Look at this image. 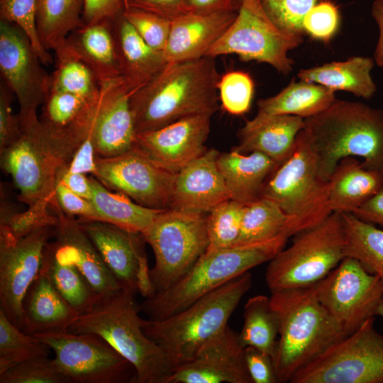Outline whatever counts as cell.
Instances as JSON below:
<instances>
[{
    "label": "cell",
    "mask_w": 383,
    "mask_h": 383,
    "mask_svg": "<svg viewBox=\"0 0 383 383\" xmlns=\"http://www.w3.org/2000/svg\"><path fill=\"white\" fill-rule=\"evenodd\" d=\"M221 77L213 57L168 62L131 95L136 133L156 130L192 116H213L219 109Z\"/></svg>",
    "instance_id": "obj_1"
},
{
    "label": "cell",
    "mask_w": 383,
    "mask_h": 383,
    "mask_svg": "<svg viewBox=\"0 0 383 383\" xmlns=\"http://www.w3.org/2000/svg\"><path fill=\"white\" fill-rule=\"evenodd\" d=\"M313 149L321 176L329 179L338 162L361 157L367 169L383 170V110L336 99L319 113L304 119L301 131Z\"/></svg>",
    "instance_id": "obj_2"
},
{
    "label": "cell",
    "mask_w": 383,
    "mask_h": 383,
    "mask_svg": "<svg viewBox=\"0 0 383 383\" xmlns=\"http://www.w3.org/2000/svg\"><path fill=\"white\" fill-rule=\"evenodd\" d=\"M135 293L121 289L101 299L89 312L79 315L68 326L73 333L101 336L135 369L137 383H168L184 360L150 339L142 328Z\"/></svg>",
    "instance_id": "obj_3"
},
{
    "label": "cell",
    "mask_w": 383,
    "mask_h": 383,
    "mask_svg": "<svg viewBox=\"0 0 383 383\" xmlns=\"http://www.w3.org/2000/svg\"><path fill=\"white\" fill-rule=\"evenodd\" d=\"M316 284L271 292L279 321L272 358L278 382H291L300 370L345 337L320 302Z\"/></svg>",
    "instance_id": "obj_4"
},
{
    "label": "cell",
    "mask_w": 383,
    "mask_h": 383,
    "mask_svg": "<svg viewBox=\"0 0 383 383\" xmlns=\"http://www.w3.org/2000/svg\"><path fill=\"white\" fill-rule=\"evenodd\" d=\"M287 240L280 235L266 241L206 250L174 285L145 299L140 305V311L150 320L178 313L235 277L271 260L285 247Z\"/></svg>",
    "instance_id": "obj_5"
},
{
    "label": "cell",
    "mask_w": 383,
    "mask_h": 383,
    "mask_svg": "<svg viewBox=\"0 0 383 383\" xmlns=\"http://www.w3.org/2000/svg\"><path fill=\"white\" fill-rule=\"evenodd\" d=\"M252 284V275L247 272L167 318L142 319L143 330L167 352L187 362L203 344L228 326Z\"/></svg>",
    "instance_id": "obj_6"
},
{
    "label": "cell",
    "mask_w": 383,
    "mask_h": 383,
    "mask_svg": "<svg viewBox=\"0 0 383 383\" xmlns=\"http://www.w3.org/2000/svg\"><path fill=\"white\" fill-rule=\"evenodd\" d=\"M329 181L320 174L313 149L300 131L294 150L267 182L262 196L274 201L287 216V238L325 220Z\"/></svg>",
    "instance_id": "obj_7"
},
{
    "label": "cell",
    "mask_w": 383,
    "mask_h": 383,
    "mask_svg": "<svg viewBox=\"0 0 383 383\" xmlns=\"http://www.w3.org/2000/svg\"><path fill=\"white\" fill-rule=\"evenodd\" d=\"M19 121L21 135L1 150L2 168L19 190L21 201L51 204L57 173L77 149L50 133L38 116Z\"/></svg>",
    "instance_id": "obj_8"
},
{
    "label": "cell",
    "mask_w": 383,
    "mask_h": 383,
    "mask_svg": "<svg viewBox=\"0 0 383 383\" xmlns=\"http://www.w3.org/2000/svg\"><path fill=\"white\" fill-rule=\"evenodd\" d=\"M294 236L291 245L269 261L265 281L270 292L314 285L345 257L341 213L333 212L320 223Z\"/></svg>",
    "instance_id": "obj_9"
},
{
    "label": "cell",
    "mask_w": 383,
    "mask_h": 383,
    "mask_svg": "<svg viewBox=\"0 0 383 383\" xmlns=\"http://www.w3.org/2000/svg\"><path fill=\"white\" fill-rule=\"evenodd\" d=\"M206 223L207 213L167 209L141 233L155 256L150 269L155 294L181 279L206 251Z\"/></svg>",
    "instance_id": "obj_10"
},
{
    "label": "cell",
    "mask_w": 383,
    "mask_h": 383,
    "mask_svg": "<svg viewBox=\"0 0 383 383\" xmlns=\"http://www.w3.org/2000/svg\"><path fill=\"white\" fill-rule=\"evenodd\" d=\"M301 43L302 35L285 32L272 21L260 0H240L235 19L206 56L235 55L288 74L294 63L288 53Z\"/></svg>",
    "instance_id": "obj_11"
},
{
    "label": "cell",
    "mask_w": 383,
    "mask_h": 383,
    "mask_svg": "<svg viewBox=\"0 0 383 383\" xmlns=\"http://www.w3.org/2000/svg\"><path fill=\"white\" fill-rule=\"evenodd\" d=\"M290 383H383V335L374 316L329 346Z\"/></svg>",
    "instance_id": "obj_12"
},
{
    "label": "cell",
    "mask_w": 383,
    "mask_h": 383,
    "mask_svg": "<svg viewBox=\"0 0 383 383\" xmlns=\"http://www.w3.org/2000/svg\"><path fill=\"white\" fill-rule=\"evenodd\" d=\"M33 336L54 351L68 383H137L133 365L98 335L66 330Z\"/></svg>",
    "instance_id": "obj_13"
},
{
    "label": "cell",
    "mask_w": 383,
    "mask_h": 383,
    "mask_svg": "<svg viewBox=\"0 0 383 383\" xmlns=\"http://www.w3.org/2000/svg\"><path fill=\"white\" fill-rule=\"evenodd\" d=\"M316 285L320 302L345 336L375 316L383 299V283L378 276L350 257Z\"/></svg>",
    "instance_id": "obj_14"
},
{
    "label": "cell",
    "mask_w": 383,
    "mask_h": 383,
    "mask_svg": "<svg viewBox=\"0 0 383 383\" xmlns=\"http://www.w3.org/2000/svg\"><path fill=\"white\" fill-rule=\"evenodd\" d=\"M94 176L108 189L143 206L170 208L175 174L155 163L135 145L118 155L98 157Z\"/></svg>",
    "instance_id": "obj_15"
},
{
    "label": "cell",
    "mask_w": 383,
    "mask_h": 383,
    "mask_svg": "<svg viewBox=\"0 0 383 383\" xmlns=\"http://www.w3.org/2000/svg\"><path fill=\"white\" fill-rule=\"evenodd\" d=\"M26 33L16 24L0 20V71L19 104V120L36 117L49 87L50 74Z\"/></svg>",
    "instance_id": "obj_16"
},
{
    "label": "cell",
    "mask_w": 383,
    "mask_h": 383,
    "mask_svg": "<svg viewBox=\"0 0 383 383\" xmlns=\"http://www.w3.org/2000/svg\"><path fill=\"white\" fill-rule=\"evenodd\" d=\"M55 231L56 226H47L15 243H0V309L22 331L23 298L40 272L45 248Z\"/></svg>",
    "instance_id": "obj_17"
},
{
    "label": "cell",
    "mask_w": 383,
    "mask_h": 383,
    "mask_svg": "<svg viewBox=\"0 0 383 383\" xmlns=\"http://www.w3.org/2000/svg\"><path fill=\"white\" fill-rule=\"evenodd\" d=\"M209 114L187 117L162 128L136 133L134 145L167 171L177 174L207 150Z\"/></svg>",
    "instance_id": "obj_18"
},
{
    "label": "cell",
    "mask_w": 383,
    "mask_h": 383,
    "mask_svg": "<svg viewBox=\"0 0 383 383\" xmlns=\"http://www.w3.org/2000/svg\"><path fill=\"white\" fill-rule=\"evenodd\" d=\"M244 349L238 333L227 326L182 365L168 383H252Z\"/></svg>",
    "instance_id": "obj_19"
},
{
    "label": "cell",
    "mask_w": 383,
    "mask_h": 383,
    "mask_svg": "<svg viewBox=\"0 0 383 383\" xmlns=\"http://www.w3.org/2000/svg\"><path fill=\"white\" fill-rule=\"evenodd\" d=\"M132 93L122 77L101 84L92 125L99 157L118 155L134 145L136 132L130 106Z\"/></svg>",
    "instance_id": "obj_20"
},
{
    "label": "cell",
    "mask_w": 383,
    "mask_h": 383,
    "mask_svg": "<svg viewBox=\"0 0 383 383\" xmlns=\"http://www.w3.org/2000/svg\"><path fill=\"white\" fill-rule=\"evenodd\" d=\"M51 207L58 217L52 243L55 253L73 264L89 282L99 300L118 292L120 286L78 221L63 213L57 202Z\"/></svg>",
    "instance_id": "obj_21"
},
{
    "label": "cell",
    "mask_w": 383,
    "mask_h": 383,
    "mask_svg": "<svg viewBox=\"0 0 383 383\" xmlns=\"http://www.w3.org/2000/svg\"><path fill=\"white\" fill-rule=\"evenodd\" d=\"M78 222L122 289L136 293L138 272L146 257L143 234L101 221L79 218Z\"/></svg>",
    "instance_id": "obj_22"
},
{
    "label": "cell",
    "mask_w": 383,
    "mask_h": 383,
    "mask_svg": "<svg viewBox=\"0 0 383 383\" xmlns=\"http://www.w3.org/2000/svg\"><path fill=\"white\" fill-rule=\"evenodd\" d=\"M219 154L214 148L207 149L175 174L170 209L208 213L217 205L231 199L217 165Z\"/></svg>",
    "instance_id": "obj_23"
},
{
    "label": "cell",
    "mask_w": 383,
    "mask_h": 383,
    "mask_svg": "<svg viewBox=\"0 0 383 383\" xmlns=\"http://www.w3.org/2000/svg\"><path fill=\"white\" fill-rule=\"evenodd\" d=\"M236 14L237 11L184 13L173 18L164 50L167 61L184 62L206 56Z\"/></svg>",
    "instance_id": "obj_24"
},
{
    "label": "cell",
    "mask_w": 383,
    "mask_h": 383,
    "mask_svg": "<svg viewBox=\"0 0 383 383\" xmlns=\"http://www.w3.org/2000/svg\"><path fill=\"white\" fill-rule=\"evenodd\" d=\"M99 96L48 90L40 121L50 133L77 149L91 130Z\"/></svg>",
    "instance_id": "obj_25"
},
{
    "label": "cell",
    "mask_w": 383,
    "mask_h": 383,
    "mask_svg": "<svg viewBox=\"0 0 383 383\" xmlns=\"http://www.w3.org/2000/svg\"><path fill=\"white\" fill-rule=\"evenodd\" d=\"M121 77L132 92L154 77L168 63L162 52L150 47L123 16L112 21Z\"/></svg>",
    "instance_id": "obj_26"
},
{
    "label": "cell",
    "mask_w": 383,
    "mask_h": 383,
    "mask_svg": "<svg viewBox=\"0 0 383 383\" xmlns=\"http://www.w3.org/2000/svg\"><path fill=\"white\" fill-rule=\"evenodd\" d=\"M24 328L29 335L62 331L79 314L40 270L23 300Z\"/></svg>",
    "instance_id": "obj_27"
},
{
    "label": "cell",
    "mask_w": 383,
    "mask_h": 383,
    "mask_svg": "<svg viewBox=\"0 0 383 383\" xmlns=\"http://www.w3.org/2000/svg\"><path fill=\"white\" fill-rule=\"evenodd\" d=\"M217 165L231 199L243 205L262 197L267 182L279 167L263 153H241L234 150L220 153Z\"/></svg>",
    "instance_id": "obj_28"
},
{
    "label": "cell",
    "mask_w": 383,
    "mask_h": 383,
    "mask_svg": "<svg viewBox=\"0 0 383 383\" xmlns=\"http://www.w3.org/2000/svg\"><path fill=\"white\" fill-rule=\"evenodd\" d=\"M335 100V91L322 85L292 80L276 95L260 99L255 116L247 121L243 128H253L280 115L296 116L305 119L323 111Z\"/></svg>",
    "instance_id": "obj_29"
},
{
    "label": "cell",
    "mask_w": 383,
    "mask_h": 383,
    "mask_svg": "<svg viewBox=\"0 0 383 383\" xmlns=\"http://www.w3.org/2000/svg\"><path fill=\"white\" fill-rule=\"evenodd\" d=\"M382 185L380 172L365 168L356 157H345L329 179V209L332 213H352Z\"/></svg>",
    "instance_id": "obj_30"
},
{
    "label": "cell",
    "mask_w": 383,
    "mask_h": 383,
    "mask_svg": "<svg viewBox=\"0 0 383 383\" xmlns=\"http://www.w3.org/2000/svg\"><path fill=\"white\" fill-rule=\"evenodd\" d=\"M304 126V118L292 115L275 116L250 128H241L238 144L232 148L241 153L258 152L279 166L292 153L296 137Z\"/></svg>",
    "instance_id": "obj_31"
},
{
    "label": "cell",
    "mask_w": 383,
    "mask_h": 383,
    "mask_svg": "<svg viewBox=\"0 0 383 383\" xmlns=\"http://www.w3.org/2000/svg\"><path fill=\"white\" fill-rule=\"evenodd\" d=\"M65 41L91 68L100 84L121 77L112 21L84 25L72 31Z\"/></svg>",
    "instance_id": "obj_32"
},
{
    "label": "cell",
    "mask_w": 383,
    "mask_h": 383,
    "mask_svg": "<svg viewBox=\"0 0 383 383\" xmlns=\"http://www.w3.org/2000/svg\"><path fill=\"white\" fill-rule=\"evenodd\" d=\"M374 66L372 58L355 56L301 70L297 77L299 80L320 84L333 91H345L368 99L377 90L371 75Z\"/></svg>",
    "instance_id": "obj_33"
},
{
    "label": "cell",
    "mask_w": 383,
    "mask_h": 383,
    "mask_svg": "<svg viewBox=\"0 0 383 383\" xmlns=\"http://www.w3.org/2000/svg\"><path fill=\"white\" fill-rule=\"evenodd\" d=\"M92 187L90 199L98 221L116 226L128 231L142 233L164 209L143 206L126 195L112 192L96 178L89 177Z\"/></svg>",
    "instance_id": "obj_34"
},
{
    "label": "cell",
    "mask_w": 383,
    "mask_h": 383,
    "mask_svg": "<svg viewBox=\"0 0 383 383\" xmlns=\"http://www.w3.org/2000/svg\"><path fill=\"white\" fill-rule=\"evenodd\" d=\"M40 270L79 315L90 311L99 301L84 276L73 264L55 253L52 243H48L45 248Z\"/></svg>",
    "instance_id": "obj_35"
},
{
    "label": "cell",
    "mask_w": 383,
    "mask_h": 383,
    "mask_svg": "<svg viewBox=\"0 0 383 383\" xmlns=\"http://www.w3.org/2000/svg\"><path fill=\"white\" fill-rule=\"evenodd\" d=\"M84 0H36V26L43 48L54 50L84 25Z\"/></svg>",
    "instance_id": "obj_36"
},
{
    "label": "cell",
    "mask_w": 383,
    "mask_h": 383,
    "mask_svg": "<svg viewBox=\"0 0 383 383\" xmlns=\"http://www.w3.org/2000/svg\"><path fill=\"white\" fill-rule=\"evenodd\" d=\"M244 322L238 333L242 345L255 348L273 358L279 336V317L270 298L257 295L244 306Z\"/></svg>",
    "instance_id": "obj_37"
},
{
    "label": "cell",
    "mask_w": 383,
    "mask_h": 383,
    "mask_svg": "<svg viewBox=\"0 0 383 383\" xmlns=\"http://www.w3.org/2000/svg\"><path fill=\"white\" fill-rule=\"evenodd\" d=\"M54 51L55 69L50 74L48 90L67 92L89 99L97 98L101 84L91 68L65 41Z\"/></svg>",
    "instance_id": "obj_38"
},
{
    "label": "cell",
    "mask_w": 383,
    "mask_h": 383,
    "mask_svg": "<svg viewBox=\"0 0 383 383\" xmlns=\"http://www.w3.org/2000/svg\"><path fill=\"white\" fill-rule=\"evenodd\" d=\"M341 214L346 235L345 257L358 260L383 283V230L351 213Z\"/></svg>",
    "instance_id": "obj_39"
},
{
    "label": "cell",
    "mask_w": 383,
    "mask_h": 383,
    "mask_svg": "<svg viewBox=\"0 0 383 383\" xmlns=\"http://www.w3.org/2000/svg\"><path fill=\"white\" fill-rule=\"evenodd\" d=\"M287 220V216L274 201L262 196L244 205L235 245L266 241L283 235Z\"/></svg>",
    "instance_id": "obj_40"
},
{
    "label": "cell",
    "mask_w": 383,
    "mask_h": 383,
    "mask_svg": "<svg viewBox=\"0 0 383 383\" xmlns=\"http://www.w3.org/2000/svg\"><path fill=\"white\" fill-rule=\"evenodd\" d=\"M50 348L11 323L0 309V373L38 356H48Z\"/></svg>",
    "instance_id": "obj_41"
},
{
    "label": "cell",
    "mask_w": 383,
    "mask_h": 383,
    "mask_svg": "<svg viewBox=\"0 0 383 383\" xmlns=\"http://www.w3.org/2000/svg\"><path fill=\"white\" fill-rule=\"evenodd\" d=\"M50 203L38 201L23 212L1 206L0 243H13L47 226H57L58 217L50 213Z\"/></svg>",
    "instance_id": "obj_42"
},
{
    "label": "cell",
    "mask_w": 383,
    "mask_h": 383,
    "mask_svg": "<svg viewBox=\"0 0 383 383\" xmlns=\"http://www.w3.org/2000/svg\"><path fill=\"white\" fill-rule=\"evenodd\" d=\"M243 206L228 199L207 213L209 245L206 250L226 248L236 244L240 232Z\"/></svg>",
    "instance_id": "obj_43"
},
{
    "label": "cell",
    "mask_w": 383,
    "mask_h": 383,
    "mask_svg": "<svg viewBox=\"0 0 383 383\" xmlns=\"http://www.w3.org/2000/svg\"><path fill=\"white\" fill-rule=\"evenodd\" d=\"M0 383H68L55 360L38 356L0 373Z\"/></svg>",
    "instance_id": "obj_44"
},
{
    "label": "cell",
    "mask_w": 383,
    "mask_h": 383,
    "mask_svg": "<svg viewBox=\"0 0 383 383\" xmlns=\"http://www.w3.org/2000/svg\"><path fill=\"white\" fill-rule=\"evenodd\" d=\"M223 109L233 115L246 113L251 105L254 83L247 72L231 71L221 77L218 85Z\"/></svg>",
    "instance_id": "obj_45"
},
{
    "label": "cell",
    "mask_w": 383,
    "mask_h": 383,
    "mask_svg": "<svg viewBox=\"0 0 383 383\" xmlns=\"http://www.w3.org/2000/svg\"><path fill=\"white\" fill-rule=\"evenodd\" d=\"M123 15L150 47L164 53L172 20L134 8L124 9Z\"/></svg>",
    "instance_id": "obj_46"
},
{
    "label": "cell",
    "mask_w": 383,
    "mask_h": 383,
    "mask_svg": "<svg viewBox=\"0 0 383 383\" xmlns=\"http://www.w3.org/2000/svg\"><path fill=\"white\" fill-rule=\"evenodd\" d=\"M272 21L282 30L302 35L304 20L318 0H260Z\"/></svg>",
    "instance_id": "obj_47"
},
{
    "label": "cell",
    "mask_w": 383,
    "mask_h": 383,
    "mask_svg": "<svg viewBox=\"0 0 383 383\" xmlns=\"http://www.w3.org/2000/svg\"><path fill=\"white\" fill-rule=\"evenodd\" d=\"M340 14L337 6L329 1L317 3L304 20V30L311 37L328 42L338 30Z\"/></svg>",
    "instance_id": "obj_48"
},
{
    "label": "cell",
    "mask_w": 383,
    "mask_h": 383,
    "mask_svg": "<svg viewBox=\"0 0 383 383\" xmlns=\"http://www.w3.org/2000/svg\"><path fill=\"white\" fill-rule=\"evenodd\" d=\"M55 197L61 211L69 216L98 221L97 214L90 201L79 196L57 179Z\"/></svg>",
    "instance_id": "obj_49"
},
{
    "label": "cell",
    "mask_w": 383,
    "mask_h": 383,
    "mask_svg": "<svg viewBox=\"0 0 383 383\" xmlns=\"http://www.w3.org/2000/svg\"><path fill=\"white\" fill-rule=\"evenodd\" d=\"M11 91L5 84L0 86V149L1 150L14 142L21 133L18 116L11 110Z\"/></svg>",
    "instance_id": "obj_50"
},
{
    "label": "cell",
    "mask_w": 383,
    "mask_h": 383,
    "mask_svg": "<svg viewBox=\"0 0 383 383\" xmlns=\"http://www.w3.org/2000/svg\"><path fill=\"white\" fill-rule=\"evenodd\" d=\"M245 365L252 383H278L272 358L253 347L244 349Z\"/></svg>",
    "instance_id": "obj_51"
},
{
    "label": "cell",
    "mask_w": 383,
    "mask_h": 383,
    "mask_svg": "<svg viewBox=\"0 0 383 383\" xmlns=\"http://www.w3.org/2000/svg\"><path fill=\"white\" fill-rule=\"evenodd\" d=\"M124 8L125 0H84L82 20L84 25L113 21Z\"/></svg>",
    "instance_id": "obj_52"
},
{
    "label": "cell",
    "mask_w": 383,
    "mask_h": 383,
    "mask_svg": "<svg viewBox=\"0 0 383 383\" xmlns=\"http://www.w3.org/2000/svg\"><path fill=\"white\" fill-rule=\"evenodd\" d=\"M99 157L92 137V128L84 141L79 145L67 169L74 173L94 174L96 168V158Z\"/></svg>",
    "instance_id": "obj_53"
},
{
    "label": "cell",
    "mask_w": 383,
    "mask_h": 383,
    "mask_svg": "<svg viewBox=\"0 0 383 383\" xmlns=\"http://www.w3.org/2000/svg\"><path fill=\"white\" fill-rule=\"evenodd\" d=\"M185 0H125V8L145 11L172 20L184 13Z\"/></svg>",
    "instance_id": "obj_54"
},
{
    "label": "cell",
    "mask_w": 383,
    "mask_h": 383,
    "mask_svg": "<svg viewBox=\"0 0 383 383\" xmlns=\"http://www.w3.org/2000/svg\"><path fill=\"white\" fill-rule=\"evenodd\" d=\"M352 213L365 222L383 226V185Z\"/></svg>",
    "instance_id": "obj_55"
},
{
    "label": "cell",
    "mask_w": 383,
    "mask_h": 383,
    "mask_svg": "<svg viewBox=\"0 0 383 383\" xmlns=\"http://www.w3.org/2000/svg\"><path fill=\"white\" fill-rule=\"evenodd\" d=\"M67 166L59 170L57 179L75 194L90 201L92 196L90 177L85 174L71 172Z\"/></svg>",
    "instance_id": "obj_56"
},
{
    "label": "cell",
    "mask_w": 383,
    "mask_h": 383,
    "mask_svg": "<svg viewBox=\"0 0 383 383\" xmlns=\"http://www.w3.org/2000/svg\"><path fill=\"white\" fill-rule=\"evenodd\" d=\"M240 3V0H185L184 13L238 11Z\"/></svg>",
    "instance_id": "obj_57"
},
{
    "label": "cell",
    "mask_w": 383,
    "mask_h": 383,
    "mask_svg": "<svg viewBox=\"0 0 383 383\" xmlns=\"http://www.w3.org/2000/svg\"><path fill=\"white\" fill-rule=\"evenodd\" d=\"M371 13L379 28V38L374 53V60L378 66L383 67V0L374 1Z\"/></svg>",
    "instance_id": "obj_58"
},
{
    "label": "cell",
    "mask_w": 383,
    "mask_h": 383,
    "mask_svg": "<svg viewBox=\"0 0 383 383\" xmlns=\"http://www.w3.org/2000/svg\"><path fill=\"white\" fill-rule=\"evenodd\" d=\"M376 316L383 317V299H382L381 302L379 303L375 311V316Z\"/></svg>",
    "instance_id": "obj_59"
},
{
    "label": "cell",
    "mask_w": 383,
    "mask_h": 383,
    "mask_svg": "<svg viewBox=\"0 0 383 383\" xmlns=\"http://www.w3.org/2000/svg\"><path fill=\"white\" fill-rule=\"evenodd\" d=\"M382 176H383V170H382Z\"/></svg>",
    "instance_id": "obj_60"
}]
</instances>
